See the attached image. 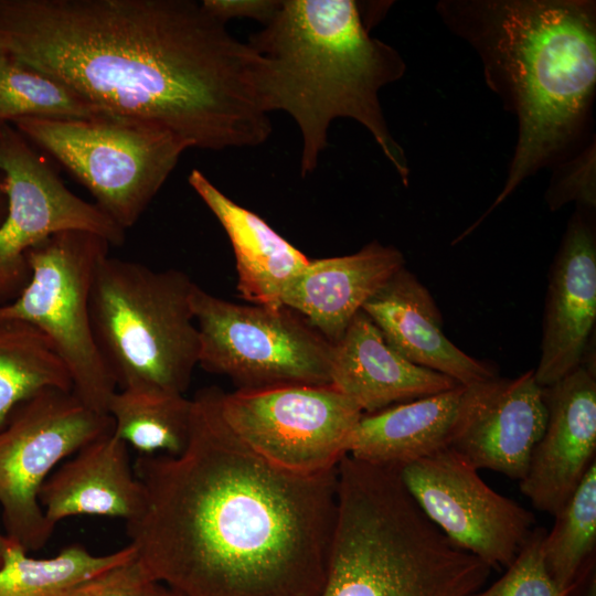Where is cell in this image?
Masks as SVG:
<instances>
[{"instance_id": "35", "label": "cell", "mask_w": 596, "mask_h": 596, "mask_svg": "<svg viewBox=\"0 0 596 596\" xmlns=\"http://www.w3.org/2000/svg\"><path fill=\"white\" fill-rule=\"evenodd\" d=\"M163 596H181V595L178 594V593L174 592V590H171V589L167 588Z\"/></svg>"}, {"instance_id": "8", "label": "cell", "mask_w": 596, "mask_h": 596, "mask_svg": "<svg viewBox=\"0 0 596 596\" xmlns=\"http://www.w3.org/2000/svg\"><path fill=\"white\" fill-rule=\"evenodd\" d=\"M111 245L83 231L51 235L28 254L30 281L0 315L32 323L52 342L72 379L73 393L89 408L107 414L116 382L97 348L89 298L99 263Z\"/></svg>"}, {"instance_id": "23", "label": "cell", "mask_w": 596, "mask_h": 596, "mask_svg": "<svg viewBox=\"0 0 596 596\" xmlns=\"http://www.w3.org/2000/svg\"><path fill=\"white\" fill-rule=\"evenodd\" d=\"M72 386L50 339L32 323L0 315V428L23 401L45 389Z\"/></svg>"}, {"instance_id": "28", "label": "cell", "mask_w": 596, "mask_h": 596, "mask_svg": "<svg viewBox=\"0 0 596 596\" xmlns=\"http://www.w3.org/2000/svg\"><path fill=\"white\" fill-rule=\"evenodd\" d=\"M546 531H532L507 572L485 590L471 596H568L551 577L544 561Z\"/></svg>"}, {"instance_id": "22", "label": "cell", "mask_w": 596, "mask_h": 596, "mask_svg": "<svg viewBox=\"0 0 596 596\" xmlns=\"http://www.w3.org/2000/svg\"><path fill=\"white\" fill-rule=\"evenodd\" d=\"M188 181L231 242L241 296L253 305L283 306L284 288L310 259L260 216L226 196L200 170L193 169Z\"/></svg>"}, {"instance_id": "26", "label": "cell", "mask_w": 596, "mask_h": 596, "mask_svg": "<svg viewBox=\"0 0 596 596\" xmlns=\"http://www.w3.org/2000/svg\"><path fill=\"white\" fill-rule=\"evenodd\" d=\"M596 543V464L590 465L578 487L555 515L543 541L547 571L565 594L575 588L583 566Z\"/></svg>"}, {"instance_id": "19", "label": "cell", "mask_w": 596, "mask_h": 596, "mask_svg": "<svg viewBox=\"0 0 596 596\" xmlns=\"http://www.w3.org/2000/svg\"><path fill=\"white\" fill-rule=\"evenodd\" d=\"M330 384L363 414L460 385L451 377L406 360L386 342L363 310L333 343Z\"/></svg>"}, {"instance_id": "2", "label": "cell", "mask_w": 596, "mask_h": 596, "mask_svg": "<svg viewBox=\"0 0 596 596\" xmlns=\"http://www.w3.org/2000/svg\"><path fill=\"white\" fill-rule=\"evenodd\" d=\"M0 51L190 148L256 147L272 134L259 55L201 2L0 0Z\"/></svg>"}, {"instance_id": "31", "label": "cell", "mask_w": 596, "mask_h": 596, "mask_svg": "<svg viewBox=\"0 0 596 596\" xmlns=\"http://www.w3.org/2000/svg\"><path fill=\"white\" fill-rule=\"evenodd\" d=\"M201 4L210 15L224 24L234 18H247L265 25L279 10L281 0H204Z\"/></svg>"}, {"instance_id": "18", "label": "cell", "mask_w": 596, "mask_h": 596, "mask_svg": "<svg viewBox=\"0 0 596 596\" xmlns=\"http://www.w3.org/2000/svg\"><path fill=\"white\" fill-rule=\"evenodd\" d=\"M403 267L401 251L371 242L349 255L310 259L286 285L280 302L333 344L364 304Z\"/></svg>"}, {"instance_id": "4", "label": "cell", "mask_w": 596, "mask_h": 596, "mask_svg": "<svg viewBox=\"0 0 596 596\" xmlns=\"http://www.w3.org/2000/svg\"><path fill=\"white\" fill-rule=\"evenodd\" d=\"M260 57L265 110L286 111L299 128L300 173L318 166L330 124L340 117L365 127L404 185L409 168L386 125L379 93L400 79L398 52L369 34L352 0H281L274 18L247 42Z\"/></svg>"}, {"instance_id": "10", "label": "cell", "mask_w": 596, "mask_h": 596, "mask_svg": "<svg viewBox=\"0 0 596 596\" xmlns=\"http://www.w3.org/2000/svg\"><path fill=\"white\" fill-rule=\"evenodd\" d=\"M113 430L108 414L86 406L73 391L45 389L17 405L0 428V507L6 534L38 551L54 526L39 492L63 459Z\"/></svg>"}, {"instance_id": "20", "label": "cell", "mask_w": 596, "mask_h": 596, "mask_svg": "<svg viewBox=\"0 0 596 596\" xmlns=\"http://www.w3.org/2000/svg\"><path fill=\"white\" fill-rule=\"evenodd\" d=\"M143 487L130 464L128 445L113 430L95 438L46 478L39 502L49 523L74 515L136 519Z\"/></svg>"}, {"instance_id": "34", "label": "cell", "mask_w": 596, "mask_h": 596, "mask_svg": "<svg viewBox=\"0 0 596 596\" xmlns=\"http://www.w3.org/2000/svg\"><path fill=\"white\" fill-rule=\"evenodd\" d=\"M584 596H596V581H595L594 574L589 579V583L586 587V592Z\"/></svg>"}, {"instance_id": "11", "label": "cell", "mask_w": 596, "mask_h": 596, "mask_svg": "<svg viewBox=\"0 0 596 596\" xmlns=\"http://www.w3.org/2000/svg\"><path fill=\"white\" fill-rule=\"evenodd\" d=\"M220 405L225 422L252 450L302 475L336 469L363 416L331 384L222 391Z\"/></svg>"}, {"instance_id": "12", "label": "cell", "mask_w": 596, "mask_h": 596, "mask_svg": "<svg viewBox=\"0 0 596 596\" xmlns=\"http://www.w3.org/2000/svg\"><path fill=\"white\" fill-rule=\"evenodd\" d=\"M0 172L7 214L0 225V306L15 300L30 281L28 252L53 234L83 231L111 246L126 231L96 204L66 188L60 175L10 123H0Z\"/></svg>"}, {"instance_id": "6", "label": "cell", "mask_w": 596, "mask_h": 596, "mask_svg": "<svg viewBox=\"0 0 596 596\" xmlns=\"http://www.w3.org/2000/svg\"><path fill=\"white\" fill-rule=\"evenodd\" d=\"M194 285L179 269L158 270L110 255L99 263L91 290V322L117 390L185 393L199 364Z\"/></svg>"}, {"instance_id": "7", "label": "cell", "mask_w": 596, "mask_h": 596, "mask_svg": "<svg viewBox=\"0 0 596 596\" xmlns=\"http://www.w3.org/2000/svg\"><path fill=\"white\" fill-rule=\"evenodd\" d=\"M11 124L67 169L125 231L138 222L190 148L161 124L104 111Z\"/></svg>"}, {"instance_id": "9", "label": "cell", "mask_w": 596, "mask_h": 596, "mask_svg": "<svg viewBox=\"0 0 596 596\" xmlns=\"http://www.w3.org/2000/svg\"><path fill=\"white\" fill-rule=\"evenodd\" d=\"M199 364L237 390L330 384L333 344L286 307L240 305L193 287Z\"/></svg>"}, {"instance_id": "17", "label": "cell", "mask_w": 596, "mask_h": 596, "mask_svg": "<svg viewBox=\"0 0 596 596\" xmlns=\"http://www.w3.org/2000/svg\"><path fill=\"white\" fill-rule=\"evenodd\" d=\"M386 342L409 362L471 385L498 376L497 369L465 353L444 333L429 290L405 267L362 307Z\"/></svg>"}, {"instance_id": "3", "label": "cell", "mask_w": 596, "mask_h": 596, "mask_svg": "<svg viewBox=\"0 0 596 596\" xmlns=\"http://www.w3.org/2000/svg\"><path fill=\"white\" fill-rule=\"evenodd\" d=\"M454 6L469 21L456 29L479 51L488 85L519 121L505 184L465 231L467 236L525 178L555 161L582 132L596 87V15L594 2L584 0Z\"/></svg>"}, {"instance_id": "29", "label": "cell", "mask_w": 596, "mask_h": 596, "mask_svg": "<svg viewBox=\"0 0 596 596\" xmlns=\"http://www.w3.org/2000/svg\"><path fill=\"white\" fill-rule=\"evenodd\" d=\"M166 589L150 576L136 554L84 581L70 596H163Z\"/></svg>"}, {"instance_id": "33", "label": "cell", "mask_w": 596, "mask_h": 596, "mask_svg": "<svg viewBox=\"0 0 596 596\" xmlns=\"http://www.w3.org/2000/svg\"><path fill=\"white\" fill-rule=\"evenodd\" d=\"M12 543L13 540H11L6 533L3 534L0 532V566L3 564L7 552Z\"/></svg>"}, {"instance_id": "5", "label": "cell", "mask_w": 596, "mask_h": 596, "mask_svg": "<svg viewBox=\"0 0 596 596\" xmlns=\"http://www.w3.org/2000/svg\"><path fill=\"white\" fill-rule=\"evenodd\" d=\"M490 571L424 514L398 468L341 459L320 596H471Z\"/></svg>"}, {"instance_id": "13", "label": "cell", "mask_w": 596, "mask_h": 596, "mask_svg": "<svg viewBox=\"0 0 596 596\" xmlns=\"http://www.w3.org/2000/svg\"><path fill=\"white\" fill-rule=\"evenodd\" d=\"M400 476L446 538L490 568L508 567L533 531L534 514L491 489L451 448L401 467Z\"/></svg>"}, {"instance_id": "25", "label": "cell", "mask_w": 596, "mask_h": 596, "mask_svg": "<svg viewBox=\"0 0 596 596\" xmlns=\"http://www.w3.org/2000/svg\"><path fill=\"white\" fill-rule=\"evenodd\" d=\"M13 541L0 566V596H70L81 583L136 555L129 543L123 549L96 555L72 544L49 558L29 556Z\"/></svg>"}, {"instance_id": "15", "label": "cell", "mask_w": 596, "mask_h": 596, "mask_svg": "<svg viewBox=\"0 0 596 596\" xmlns=\"http://www.w3.org/2000/svg\"><path fill=\"white\" fill-rule=\"evenodd\" d=\"M543 394L546 426L520 490L535 509L555 517L595 461L596 369L582 364Z\"/></svg>"}, {"instance_id": "16", "label": "cell", "mask_w": 596, "mask_h": 596, "mask_svg": "<svg viewBox=\"0 0 596 596\" xmlns=\"http://www.w3.org/2000/svg\"><path fill=\"white\" fill-rule=\"evenodd\" d=\"M467 412L451 449L472 467L522 480L547 421L534 371L466 385Z\"/></svg>"}, {"instance_id": "1", "label": "cell", "mask_w": 596, "mask_h": 596, "mask_svg": "<svg viewBox=\"0 0 596 596\" xmlns=\"http://www.w3.org/2000/svg\"><path fill=\"white\" fill-rule=\"evenodd\" d=\"M192 400L178 455H140V514L126 522L152 578L181 596H320L337 517V469L302 475L257 455L221 412Z\"/></svg>"}, {"instance_id": "14", "label": "cell", "mask_w": 596, "mask_h": 596, "mask_svg": "<svg viewBox=\"0 0 596 596\" xmlns=\"http://www.w3.org/2000/svg\"><path fill=\"white\" fill-rule=\"evenodd\" d=\"M592 210L577 206L549 273L541 355L534 371L546 387L585 361L596 323V232Z\"/></svg>"}, {"instance_id": "36", "label": "cell", "mask_w": 596, "mask_h": 596, "mask_svg": "<svg viewBox=\"0 0 596 596\" xmlns=\"http://www.w3.org/2000/svg\"><path fill=\"white\" fill-rule=\"evenodd\" d=\"M0 53H1V51H0Z\"/></svg>"}, {"instance_id": "21", "label": "cell", "mask_w": 596, "mask_h": 596, "mask_svg": "<svg viewBox=\"0 0 596 596\" xmlns=\"http://www.w3.org/2000/svg\"><path fill=\"white\" fill-rule=\"evenodd\" d=\"M467 409L466 385L363 414L348 444L351 457L401 468L453 447Z\"/></svg>"}, {"instance_id": "27", "label": "cell", "mask_w": 596, "mask_h": 596, "mask_svg": "<svg viewBox=\"0 0 596 596\" xmlns=\"http://www.w3.org/2000/svg\"><path fill=\"white\" fill-rule=\"evenodd\" d=\"M99 113L50 75L0 53V123L19 118H81Z\"/></svg>"}, {"instance_id": "30", "label": "cell", "mask_w": 596, "mask_h": 596, "mask_svg": "<svg viewBox=\"0 0 596 596\" xmlns=\"http://www.w3.org/2000/svg\"><path fill=\"white\" fill-rule=\"evenodd\" d=\"M594 148V147H593ZM589 152L578 159V162L570 168L571 173L562 174L554 181L546 193V203L551 210H558L562 205L575 201L577 206L595 209L596 188L594 167V152Z\"/></svg>"}, {"instance_id": "32", "label": "cell", "mask_w": 596, "mask_h": 596, "mask_svg": "<svg viewBox=\"0 0 596 596\" xmlns=\"http://www.w3.org/2000/svg\"><path fill=\"white\" fill-rule=\"evenodd\" d=\"M7 214V195L4 192V179L0 172V225L3 222Z\"/></svg>"}, {"instance_id": "24", "label": "cell", "mask_w": 596, "mask_h": 596, "mask_svg": "<svg viewBox=\"0 0 596 596\" xmlns=\"http://www.w3.org/2000/svg\"><path fill=\"white\" fill-rule=\"evenodd\" d=\"M107 414L113 433L140 455H178L189 440L192 400L156 390H117Z\"/></svg>"}]
</instances>
